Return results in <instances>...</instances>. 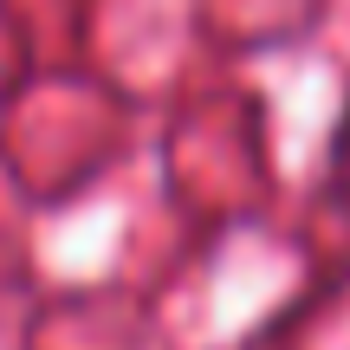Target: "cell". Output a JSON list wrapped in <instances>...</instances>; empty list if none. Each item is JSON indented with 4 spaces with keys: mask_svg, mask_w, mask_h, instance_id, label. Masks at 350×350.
Instances as JSON below:
<instances>
[{
    "mask_svg": "<svg viewBox=\"0 0 350 350\" xmlns=\"http://www.w3.org/2000/svg\"><path fill=\"white\" fill-rule=\"evenodd\" d=\"M350 150V104H344V117H338V156Z\"/></svg>",
    "mask_w": 350,
    "mask_h": 350,
    "instance_id": "6da1fadb",
    "label": "cell"
}]
</instances>
